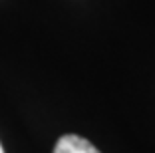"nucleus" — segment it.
I'll return each mask as SVG.
<instances>
[{
  "label": "nucleus",
  "mask_w": 155,
  "mask_h": 153,
  "mask_svg": "<svg viewBox=\"0 0 155 153\" xmlns=\"http://www.w3.org/2000/svg\"><path fill=\"white\" fill-rule=\"evenodd\" d=\"M54 153H100V151L80 135H64L58 139Z\"/></svg>",
  "instance_id": "obj_1"
},
{
  "label": "nucleus",
  "mask_w": 155,
  "mask_h": 153,
  "mask_svg": "<svg viewBox=\"0 0 155 153\" xmlns=\"http://www.w3.org/2000/svg\"><path fill=\"white\" fill-rule=\"evenodd\" d=\"M0 153H4V149H2V145H0Z\"/></svg>",
  "instance_id": "obj_2"
}]
</instances>
